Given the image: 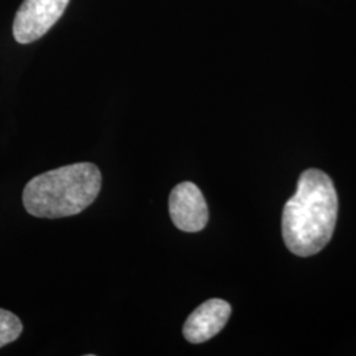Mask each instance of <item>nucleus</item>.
Segmentation results:
<instances>
[{
	"label": "nucleus",
	"instance_id": "obj_5",
	"mask_svg": "<svg viewBox=\"0 0 356 356\" xmlns=\"http://www.w3.org/2000/svg\"><path fill=\"white\" fill-rule=\"evenodd\" d=\"M231 316V306L220 298H211L198 306L186 319L182 334L191 343H204L223 330Z\"/></svg>",
	"mask_w": 356,
	"mask_h": 356
},
{
	"label": "nucleus",
	"instance_id": "obj_1",
	"mask_svg": "<svg viewBox=\"0 0 356 356\" xmlns=\"http://www.w3.org/2000/svg\"><path fill=\"white\" fill-rule=\"evenodd\" d=\"M338 216V197L331 178L318 169H307L298 179L282 211V236L297 256H312L330 242Z\"/></svg>",
	"mask_w": 356,
	"mask_h": 356
},
{
	"label": "nucleus",
	"instance_id": "obj_6",
	"mask_svg": "<svg viewBox=\"0 0 356 356\" xmlns=\"http://www.w3.org/2000/svg\"><path fill=\"white\" fill-rule=\"evenodd\" d=\"M23 332V323L13 313L0 309V348L15 342Z\"/></svg>",
	"mask_w": 356,
	"mask_h": 356
},
{
	"label": "nucleus",
	"instance_id": "obj_2",
	"mask_svg": "<svg viewBox=\"0 0 356 356\" xmlns=\"http://www.w3.org/2000/svg\"><path fill=\"white\" fill-rule=\"evenodd\" d=\"M102 188V173L92 163L61 166L32 178L23 191L28 214L57 219L86 210Z\"/></svg>",
	"mask_w": 356,
	"mask_h": 356
},
{
	"label": "nucleus",
	"instance_id": "obj_4",
	"mask_svg": "<svg viewBox=\"0 0 356 356\" xmlns=\"http://www.w3.org/2000/svg\"><path fill=\"white\" fill-rule=\"evenodd\" d=\"M169 216L184 232H198L209 222V209L201 189L191 181L178 184L169 195Z\"/></svg>",
	"mask_w": 356,
	"mask_h": 356
},
{
	"label": "nucleus",
	"instance_id": "obj_3",
	"mask_svg": "<svg viewBox=\"0 0 356 356\" xmlns=\"http://www.w3.org/2000/svg\"><path fill=\"white\" fill-rule=\"evenodd\" d=\"M70 0H24L13 20V38L31 44L42 38L65 13Z\"/></svg>",
	"mask_w": 356,
	"mask_h": 356
}]
</instances>
